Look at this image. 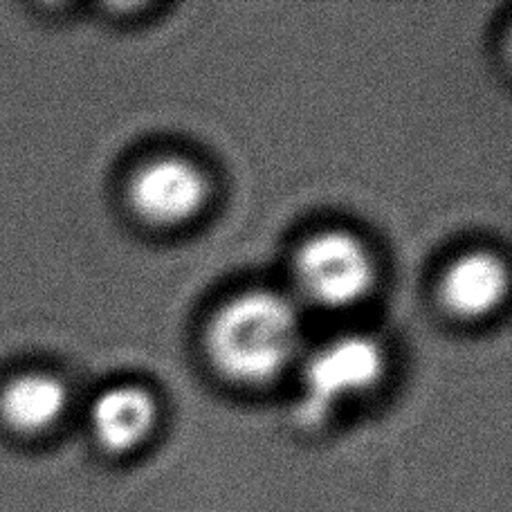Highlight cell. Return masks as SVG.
<instances>
[{
	"label": "cell",
	"mask_w": 512,
	"mask_h": 512,
	"mask_svg": "<svg viewBox=\"0 0 512 512\" xmlns=\"http://www.w3.org/2000/svg\"><path fill=\"white\" fill-rule=\"evenodd\" d=\"M68 389L45 371H21L0 382V427L34 438L57 427L68 409Z\"/></svg>",
	"instance_id": "5b68a950"
},
{
	"label": "cell",
	"mask_w": 512,
	"mask_h": 512,
	"mask_svg": "<svg viewBox=\"0 0 512 512\" xmlns=\"http://www.w3.org/2000/svg\"><path fill=\"white\" fill-rule=\"evenodd\" d=\"M295 279L313 304L344 310L367 299L376 283V265L353 234L319 232L299 248Z\"/></svg>",
	"instance_id": "3957f363"
},
{
	"label": "cell",
	"mask_w": 512,
	"mask_h": 512,
	"mask_svg": "<svg viewBox=\"0 0 512 512\" xmlns=\"http://www.w3.org/2000/svg\"><path fill=\"white\" fill-rule=\"evenodd\" d=\"M384 351L369 335H344L322 346L306 362L297 420L319 427L344 400L369 391L382 378Z\"/></svg>",
	"instance_id": "7a4b0ae2"
},
{
	"label": "cell",
	"mask_w": 512,
	"mask_h": 512,
	"mask_svg": "<svg viewBox=\"0 0 512 512\" xmlns=\"http://www.w3.org/2000/svg\"><path fill=\"white\" fill-rule=\"evenodd\" d=\"M508 268L495 254L472 252L456 259L443 274L441 297L452 315L481 319L504 304Z\"/></svg>",
	"instance_id": "52a82bcc"
},
{
	"label": "cell",
	"mask_w": 512,
	"mask_h": 512,
	"mask_svg": "<svg viewBox=\"0 0 512 512\" xmlns=\"http://www.w3.org/2000/svg\"><path fill=\"white\" fill-rule=\"evenodd\" d=\"M301 342L295 304L270 290L245 292L227 301L207 331V351L225 378L261 384L288 367Z\"/></svg>",
	"instance_id": "6da1fadb"
},
{
	"label": "cell",
	"mask_w": 512,
	"mask_h": 512,
	"mask_svg": "<svg viewBox=\"0 0 512 512\" xmlns=\"http://www.w3.org/2000/svg\"><path fill=\"white\" fill-rule=\"evenodd\" d=\"M209 198V180L200 167L178 155L149 160L128 182V203L142 221L176 227L200 214Z\"/></svg>",
	"instance_id": "277c9868"
},
{
	"label": "cell",
	"mask_w": 512,
	"mask_h": 512,
	"mask_svg": "<svg viewBox=\"0 0 512 512\" xmlns=\"http://www.w3.org/2000/svg\"><path fill=\"white\" fill-rule=\"evenodd\" d=\"M90 429L97 445L111 454H126L151 436L158 407L149 391L135 384L106 389L90 407Z\"/></svg>",
	"instance_id": "8992f818"
}]
</instances>
